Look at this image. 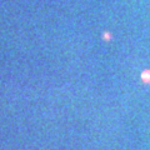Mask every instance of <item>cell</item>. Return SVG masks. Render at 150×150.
<instances>
[{"label": "cell", "mask_w": 150, "mask_h": 150, "mask_svg": "<svg viewBox=\"0 0 150 150\" xmlns=\"http://www.w3.org/2000/svg\"><path fill=\"white\" fill-rule=\"evenodd\" d=\"M143 79H144L145 83H149L150 81V71H145L143 74Z\"/></svg>", "instance_id": "6da1fadb"}, {"label": "cell", "mask_w": 150, "mask_h": 150, "mask_svg": "<svg viewBox=\"0 0 150 150\" xmlns=\"http://www.w3.org/2000/svg\"><path fill=\"white\" fill-rule=\"evenodd\" d=\"M104 38H105V40H109V38H110L109 33H105V34H104Z\"/></svg>", "instance_id": "7a4b0ae2"}]
</instances>
